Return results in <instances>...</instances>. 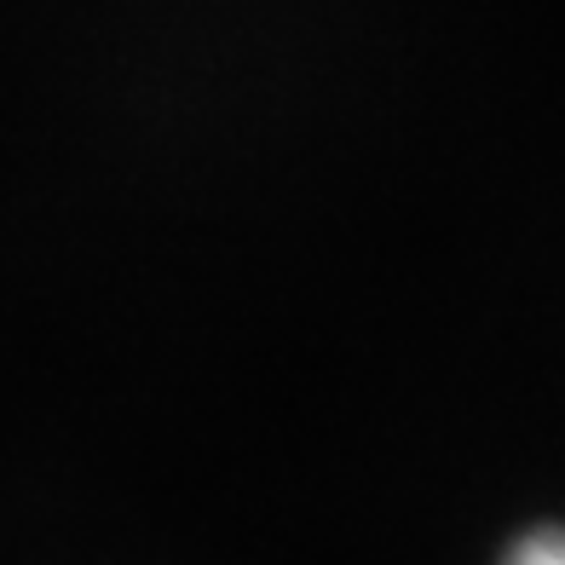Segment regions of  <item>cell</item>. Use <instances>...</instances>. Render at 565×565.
<instances>
[{
  "label": "cell",
  "mask_w": 565,
  "mask_h": 565,
  "mask_svg": "<svg viewBox=\"0 0 565 565\" xmlns=\"http://www.w3.org/2000/svg\"><path fill=\"white\" fill-rule=\"evenodd\" d=\"M502 565H565V525H536L525 536H513Z\"/></svg>",
  "instance_id": "6da1fadb"
}]
</instances>
